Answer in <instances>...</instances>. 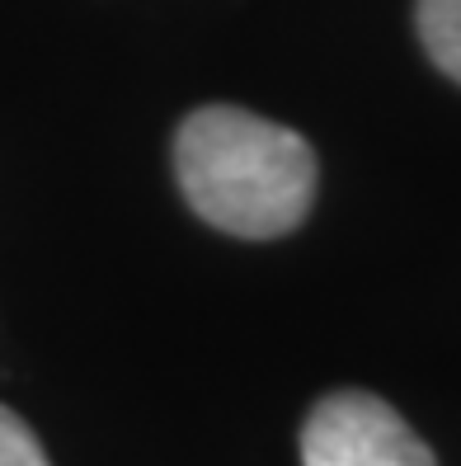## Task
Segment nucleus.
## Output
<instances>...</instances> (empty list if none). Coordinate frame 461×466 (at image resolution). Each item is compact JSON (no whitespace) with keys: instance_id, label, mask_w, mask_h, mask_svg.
Listing matches in <instances>:
<instances>
[{"instance_id":"obj_1","label":"nucleus","mask_w":461,"mask_h":466,"mask_svg":"<svg viewBox=\"0 0 461 466\" xmlns=\"http://www.w3.org/2000/svg\"><path fill=\"white\" fill-rule=\"evenodd\" d=\"M184 203L236 240H283L311 217L320 160L302 132L236 104H203L175 127Z\"/></svg>"},{"instance_id":"obj_4","label":"nucleus","mask_w":461,"mask_h":466,"mask_svg":"<svg viewBox=\"0 0 461 466\" xmlns=\"http://www.w3.org/2000/svg\"><path fill=\"white\" fill-rule=\"evenodd\" d=\"M0 466H52L38 433L24 424L10 405H0Z\"/></svg>"},{"instance_id":"obj_2","label":"nucleus","mask_w":461,"mask_h":466,"mask_svg":"<svg viewBox=\"0 0 461 466\" xmlns=\"http://www.w3.org/2000/svg\"><path fill=\"white\" fill-rule=\"evenodd\" d=\"M296 448L302 466H438L433 448L391 400L358 387L320 396Z\"/></svg>"},{"instance_id":"obj_3","label":"nucleus","mask_w":461,"mask_h":466,"mask_svg":"<svg viewBox=\"0 0 461 466\" xmlns=\"http://www.w3.org/2000/svg\"><path fill=\"white\" fill-rule=\"evenodd\" d=\"M415 34L424 57L461 86V0H415Z\"/></svg>"}]
</instances>
